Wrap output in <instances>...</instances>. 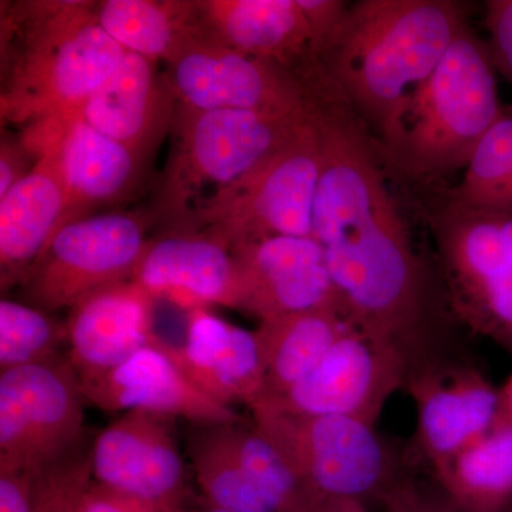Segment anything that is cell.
<instances>
[{"label": "cell", "mask_w": 512, "mask_h": 512, "mask_svg": "<svg viewBox=\"0 0 512 512\" xmlns=\"http://www.w3.org/2000/svg\"><path fill=\"white\" fill-rule=\"evenodd\" d=\"M309 92L322 140L313 238L325 251L345 318L399 349L412 370L431 359L447 306L440 276L417 254L382 151L363 121L328 76Z\"/></svg>", "instance_id": "6da1fadb"}, {"label": "cell", "mask_w": 512, "mask_h": 512, "mask_svg": "<svg viewBox=\"0 0 512 512\" xmlns=\"http://www.w3.org/2000/svg\"><path fill=\"white\" fill-rule=\"evenodd\" d=\"M467 25V5L457 0H359L319 63L383 150Z\"/></svg>", "instance_id": "7a4b0ae2"}, {"label": "cell", "mask_w": 512, "mask_h": 512, "mask_svg": "<svg viewBox=\"0 0 512 512\" xmlns=\"http://www.w3.org/2000/svg\"><path fill=\"white\" fill-rule=\"evenodd\" d=\"M97 2L36 0L2 13L3 121L33 127L80 113L126 50L101 28Z\"/></svg>", "instance_id": "3957f363"}, {"label": "cell", "mask_w": 512, "mask_h": 512, "mask_svg": "<svg viewBox=\"0 0 512 512\" xmlns=\"http://www.w3.org/2000/svg\"><path fill=\"white\" fill-rule=\"evenodd\" d=\"M504 109L487 40L467 25L407 104L392 143L380 148L384 164L414 184L439 183L464 171Z\"/></svg>", "instance_id": "277c9868"}, {"label": "cell", "mask_w": 512, "mask_h": 512, "mask_svg": "<svg viewBox=\"0 0 512 512\" xmlns=\"http://www.w3.org/2000/svg\"><path fill=\"white\" fill-rule=\"evenodd\" d=\"M269 111L177 107L157 211L185 229L198 211L241 180L312 116Z\"/></svg>", "instance_id": "5b68a950"}, {"label": "cell", "mask_w": 512, "mask_h": 512, "mask_svg": "<svg viewBox=\"0 0 512 512\" xmlns=\"http://www.w3.org/2000/svg\"><path fill=\"white\" fill-rule=\"evenodd\" d=\"M313 103V100H312ZM322 140L312 116L247 175L208 201L184 231H202L234 251L272 237L313 238Z\"/></svg>", "instance_id": "8992f818"}, {"label": "cell", "mask_w": 512, "mask_h": 512, "mask_svg": "<svg viewBox=\"0 0 512 512\" xmlns=\"http://www.w3.org/2000/svg\"><path fill=\"white\" fill-rule=\"evenodd\" d=\"M429 225L448 309L512 355V212L441 200Z\"/></svg>", "instance_id": "52a82bcc"}, {"label": "cell", "mask_w": 512, "mask_h": 512, "mask_svg": "<svg viewBox=\"0 0 512 512\" xmlns=\"http://www.w3.org/2000/svg\"><path fill=\"white\" fill-rule=\"evenodd\" d=\"M86 402L67 353L0 372V473L49 466L86 443Z\"/></svg>", "instance_id": "ba28073f"}, {"label": "cell", "mask_w": 512, "mask_h": 512, "mask_svg": "<svg viewBox=\"0 0 512 512\" xmlns=\"http://www.w3.org/2000/svg\"><path fill=\"white\" fill-rule=\"evenodd\" d=\"M256 426L281 448L323 500L386 497L392 466L375 426L343 416H296L259 406Z\"/></svg>", "instance_id": "9c48e42d"}, {"label": "cell", "mask_w": 512, "mask_h": 512, "mask_svg": "<svg viewBox=\"0 0 512 512\" xmlns=\"http://www.w3.org/2000/svg\"><path fill=\"white\" fill-rule=\"evenodd\" d=\"M147 220L107 211L57 229L20 284L26 303L49 313L72 309L84 296L133 278L147 248Z\"/></svg>", "instance_id": "30bf717a"}, {"label": "cell", "mask_w": 512, "mask_h": 512, "mask_svg": "<svg viewBox=\"0 0 512 512\" xmlns=\"http://www.w3.org/2000/svg\"><path fill=\"white\" fill-rule=\"evenodd\" d=\"M409 370L399 349L350 325L308 375L281 397L255 407L296 416L350 417L375 426L384 404L406 384Z\"/></svg>", "instance_id": "8fae6325"}, {"label": "cell", "mask_w": 512, "mask_h": 512, "mask_svg": "<svg viewBox=\"0 0 512 512\" xmlns=\"http://www.w3.org/2000/svg\"><path fill=\"white\" fill-rule=\"evenodd\" d=\"M165 64V79L184 109L302 113L312 106L311 94L288 70L201 33Z\"/></svg>", "instance_id": "7c38bea8"}, {"label": "cell", "mask_w": 512, "mask_h": 512, "mask_svg": "<svg viewBox=\"0 0 512 512\" xmlns=\"http://www.w3.org/2000/svg\"><path fill=\"white\" fill-rule=\"evenodd\" d=\"M171 420L131 410L93 441V480L165 512L191 507L183 457Z\"/></svg>", "instance_id": "4fadbf2b"}, {"label": "cell", "mask_w": 512, "mask_h": 512, "mask_svg": "<svg viewBox=\"0 0 512 512\" xmlns=\"http://www.w3.org/2000/svg\"><path fill=\"white\" fill-rule=\"evenodd\" d=\"M79 380L87 402L104 412L143 410L192 424L239 420L232 407L192 382L175 359L173 343L160 336L119 366Z\"/></svg>", "instance_id": "5bb4252c"}, {"label": "cell", "mask_w": 512, "mask_h": 512, "mask_svg": "<svg viewBox=\"0 0 512 512\" xmlns=\"http://www.w3.org/2000/svg\"><path fill=\"white\" fill-rule=\"evenodd\" d=\"M232 252L238 271L235 309L259 320L312 309L342 312L325 251L315 238H266Z\"/></svg>", "instance_id": "9a60e30c"}, {"label": "cell", "mask_w": 512, "mask_h": 512, "mask_svg": "<svg viewBox=\"0 0 512 512\" xmlns=\"http://www.w3.org/2000/svg\"><path fill=\"white\" fill-rule=\"evenodd\" d=\"M419 441L433 467L493 429L501 417L500 389L470 366L430 359L410 370Z\"/></svg>", "instance_id": "2e32d148"}, {"label": "cell", "mask_w": 512, "mask_h": 512, "mask_svg": "<svg viewBox=\"0 0 512 512\" xmlns=\"http://www.w3.org/2000/svg\"><path fill=\"white\" fill-rule=\"evenodd\" d=\"M133 279L156 301L167 299L188 312L215 305L237 308L234 252L207 232L174 229L148 241Z\"/></svg>", "instance_id": "e0dca14e"}, {"label": "cell", "mask_w": 512, "mask_h": 512, "mask_svg": "<svg viewBox=\"0 0 512 512\" xmlns=\"http://www.w3.org/2000/svg\"><path fill=\"white\" fill-rule=\"evenodd\" d=\"M35 130L45 134L39 156L49 144L59 154L67 190V207L59 228L120 204L143 177L147 160L89 126L80 114Z\"/></svg>", "instance_id": "ac0fdd59"}, {"label": "cell", "mask_w": 512, "mask_h": 512, "mask_svg": "<svg viewBox=\"0 0 512 512\" xmlns=\"http://www.w3.org/2000/svg\"><path fill=\"white\" fill-rule=\"evenodd\" d=\"M154 303L133 278L84 296L67 318V357L79 379L119 366L158 338Z\"/></svg>", "instance_id": "d6986e66"}, {"label": "cell", "mask_w": 512, "mask_h": 512, "mask_svg": "<svg viewBox=\"0 0 512 512\" xmlns=\"http://www.w3.org/2000/svg\"><path fill=\"white\" fill-rule=\"evenodd\" d=\"M201 35L235 52L276 64L299 80L318 63L298 0L197 2Z\"/></svg>", "instance_id": "ffe728a7"}, {"label": "cell", "mask_w": 512, "mask_h": 512, "mask_svg": "<svg viewBox=\"0 0 512 512\" xmlns=\"http://www.w3.org/2000/svg\"><path fill=\"white\" fill-rule=\"evenodd\" d=\"M177 107L158 63L127 52L79 114L89 126L147 160L173 130Z\"/></svg>", "instance_id": "44dd1931"}, {"label": "cell", "mask_w": 512, "mask_h": 512, "mask_svg": "<svg viewBox=\"0 0 512 512\" xmlns=\"http://www.w3.org/2000/svg\"><path fill=\"white\" fill-rule=\"evenodd\" d=\"M178 365L218 402L249 409L265 396V376L255 332L232 325L210 309L188 312L185 339L173 345Z\"/></svg>", "instance_id": "7402d4cb"}, {"label": "cell", "mask_w": 512, "mask_h": 512, "mask_svg": "<svg viewBox=\"0 0 512 512\" xmlns=\"http://www.w3.org/2000/svg\"><path fill=\"white\" fill-rule=\"evenodd\" d=\"M67 207L59 154L43 148L35 167L0 198L2 289L20 285L56 234Z\"/></svg>", "instance_id": "603a6c76"}, {"label": "cell", "mask_w": 512, "mask_h": 512, "mask_svg": "<svg viewBox=\"0 0 512 512\" xmlns=\"http://www.w3.org/2000/svg\"><path fill=\"white\" fill-rule=\"evenodd\" d=\"M350 325L338 309H312L259 320L255 336L265 376L261 402L281 397L308 375Z\"/></svg>", "instance_id": "cb8c5ba5"}, {"label": "cell", "mask_w": 512, "mask_h": 512, "mask_svg": "<svg viewBox=\"0 0 512 512\" xmlns=\"http://www.w3.org/2000/svg\"><path fill=\"white\" fill-rule=\"evenodd\" d=\"M101 28L126 52L168 63L200 35L197 2L103 0L96 5Z\"/></svg>", "instance_id": "d4e9b609"}, {"label": "cell", "mask_w": 512, "mask_h": 512, "mask_svg": "<svg viewBox=\"0 0 512 512\" xmlns=\"http://www.w3.org/2000/svg\"><path fill=\"white\" fill-rule=\"evenodd\" d=\"M441 491L470 512H512V423L497 424L434 466Z\"/></svg>", "instance_id": "484cf974"}, {"label": "cell", "mask_w": 512, "mask_h": 512, "mask_svg": "<svg viewBox=\"0 0 512 512\" xmlns=\"http://www.w3.org/2000/svg\"><path fill=\"white\" fill-rule=\"evenodd\" d=\"M231 423L194 424L188 436V454L204 501L229 512H278L239 463Z\"/></svg>", "instance_id": "4316f807"}, {"label": "cell", "mask_w": 512, "mask_h": 512, "mask_svg": "<svg viewBox=\"0 0 512 512\" xmlns=\"http://www.w3.org/2000/svg\"><path fill=\"white\" fill-rule=\"evenodd\" d=\"M93 444L49 466L0 473V512H80L93 483Z\"/></svg>", "instance_id": "83f0119b"}, {"label": "cell", "mask_w": 512, "mask_h": 512, "mask_svg": "<svg viewBox=\"0 0 512 512\" xmlns=\"http://www.w3.org/2000/svg\"><path fill=\"white\" fill-rule=\"evenodd\" d=\"M239 463L256 490L278 512H316L325 503L255 421L231 423Z\"/></svg>", "instance_id": "f1b7e54d"}, {"label": "cell", "mask_w": 512, "mask_h": 512, "mask_svg": "<svg viewBox=\"0 0 512 512\" xmlns=\"http://www.w3.org/2000/svg\"><path fill=\"white\" fill-rule=\"evenodd\" d=\"M443 201L468 210L512 212V107L487 131Z\"/></svg>", "instance_id": "f546056e"}, {"label": "cell", "mask_w": 512, "mask_h": 512, "mask_svg": "<svg viewBox=\"0 0 512 512\" xmlns=\"http://www.w3.org/2000/svg\"><path fill=\"white\" fill-rule=\"evenodd\" d=\"M66 323L30 303L0 301V372L66 355Z\"/></svg>", "instance_id": "4dcf8cb0"}, {"label": "cell", "mask_w": 512, "mask_h": 512, "mask_svg": "<svg viewBox=\"0 0 512 512\" xmlns=\"http://www.w3.org/2000/svg\"><path fill=\"white\" fill-rule=\"evenodd\" d=\"M484 25L495 70L512 86V0L485 2Z\"/></svg>", "instance_id": "1f68e13d"}, {"label": "cell", "mask_w": 512, "mask_h": 512, "mask_svg": "<svg viewBox=\"0 0 512 512\" xmlns=\"http://www.w3.org/2000/svg\"><path fill=\"white\" fill-rule=\"evenodd\" d=\"M312 30L313 53L320 59L338 35L350 3L343 0H298Z\"/></svg>", "instance_id": "d6a6232c"}, {"label": "cell", "mask_w": 512, "mask_h": 512, "mask_svg": "<svg viewBox=\"0 0 512 512\" xmlns=\"http://www.w3.org/2000/svg\"><path fill=\"white\" fill-rule=\"evenodd\" d=\"M37 160L39 158L26 146L23 138L20 140L3 138L0 146V198L5 197L22 178L32 171Z\"/></svg>", "instance_id": "836d02e7"}, {"label": "cell", "mask_w": 512, "mask_h": 512, "mask_svg": "<svg viewBox=\"0 0 512 512\" xmlns=\"http://www.w3.org/2000/svg\"><path fill=\"white\" fill-rule=\"evenodd\" d=\"M386 512H470L441 495H424L413 488H399L386 495Z\"/></svg>", "instance_id": "e575fe53"}, {"label": "cell", "mask_w": 512, "mask_h": 512, "mask_svg": "<svg viewBox=\"0 0 512 512\" xmlns=\"http://www.w3.org/2000/svg\"><path fill=\"white\" fill-rule=\"evenodd\" d=\"M80 512H165L153 505L104 487L93 480L89 491L84 495Z\"/></svg>", "instance_id": "d590c367"}, {"label": "cell", "mask_w": 512, "mask_h": 512, "mask_svg": "<svg viewBox=\"0 0 512 512\" xmlns=\"http://www.w3.org/2000/svg\"><path fill=\"white\" fill-rule=\"evenodd\" d=\"M316 512H369L366 504L355 500H326Z\"/></svg>", "instance_id": "8d00e7d4"}, {"label": "cell", "mask_w": 512, "mask_h": 512, "mask_svg": "<svg viewBox=\"0 0 512 512\" xmlns=\"http://www.w3.org/2000/svg\"><path fill=\"white\" fill-rule=\"evenodd\" d=\"M501 419L512 423V375L500 389Z\"/></svg>", "instance_id": "74e56055"}, {"label": "cell", "mask_w": 512, "mask_h": 512, "mask_svg": "<svg viewBox=\"0 0 512 512\" xmlns=\"http://www.w3.org/2000/svg\"><path fill=\"white\" fill-rule=\"evenodd\" d=\"M187 512H229L227 510H222V508L214 507V505L208 504L207 501H204V504L200 505V507H190Z\"/></svg>", "instance_id": "f35d334b"}]
</instances>
